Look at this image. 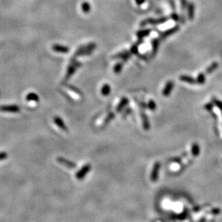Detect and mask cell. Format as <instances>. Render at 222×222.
<instances>
[{
	"instance_id": "6da1fadb",
	"label": "cell",
	"mask_w": 222,
	"mask_h": 222,
	"mask_svg": "<svg viewBox=\"0 0 222 222\" xmlns=\"http://www.w3.org/2000/svg\"><path fill=\"white\" fill-rule=\"evenodd\" d=\"M79 66H81V63L77 61L76 60H71V64H70L69 68L67 69V72H66V75L65 76V79L64 81H66L69 80L70 77H71L73 76V74L75 73L76 70L77 69V68H79Z\"/></svg>"
},
{
	"instance_id": "7a4b0ae2",
	"label": "cell",
	"mask_w": 222,
	"mask_h": 222,
	"mask_svg": "<svg viewBox=\"0 0 222 222\" xmlns=\"http://www.w3.org/2000/svg\"><path fill=\"white\" fill-rule=\"evenodd\" d=\"M167 18H161L159 19H147V20H144L141 23V27L147 25L148 24H159L166 22L167 21Z\"/></svg>"
},
{
	"instance_id": "3957f363",
	"label": "cell",
	"mask_w": 222,
	"mask_h": 222,
	"mask_svg": "<svg viewBox=\"0 0 222 222\" xmlns=\"http://www.w3.org/2000/svg\"><path fill=\"white\" fill-rule=\"evenodd\" d=\"M0 111L3 112H10V113H18L20 111V108L18 106L15 104L11 105H3L0 106Z\"/></svg>"
},
{
	"instance_id": "277c9868",
	"label": "cell",
	"mask_w": 222,
	"mask_h": 222,
	"mask_svg": "<svg viewBox=\"0 0 222 222\" xmlns=\"http://www.w3.org/2000/svg\"><path fill=\"white\" fill-rule=\"evenodd\" d=\"M179 29H180L179 26H178V25L174 26V27L171 28V29H169L167 30H166V31H164V33H161L160 35H159L158 38L159 39V40H162V39H165L166 37H169V36L172 35V34L175 33L176 32H177L178 30H179Z\"/></svg>"
},
{
	"instance_id": "5b68a950",
	"label": "cell",
	"mask_w": 222,
	"mask_h": 222,
	"mask_svg": "<svg viewBox=\"0 0 222 222\" xmlns=\"http://www.w3.org/2000/svg\"><path fill=\"white\" fill-rule=\"evenodd\" d=\"M90 168L91 166L90 164L85 165V166L83 167V168H81L77 174H76V178H78V179H82V178H84V176L88 173L89 171H90Z\"/></svg>"
},
{
	"instance_id": "8992f818",
	"label": "cell",
	"mask_w": 222,
	"mask_h": 222,
	"mask_svg": "<svg viewBox=\"0 0 222 222\" xmlns=\"http://www.w3.org/2000/svg\"><path fill=\"white\" fill-rule=\"evenodd\" d=\"M159 168H160V163L159 162H156L154 166L152 172L151 174V180L154 182H155L158 179V175H159Z\"/></svg>"
},
{
	"instance_id": "52a82bcc",
	"label": "cell",
	"mask_w": 222,
	"mask_h": 222,
	"mask_svg": "<svg viewBox=\"0 0 222 222\" xmlns=\"http://www.w3.org/2000/svg\"><path fill=\"white\" fill-rule=\"evenodd\" d=\"M57 161L58 162H60L61 164L63 165V166H66L68 168H75L76 167L75 163H74L71 161H69L66 159L64 158V157H58Z\"/></svg>"
},
{
	"instance_id": "ba28073f",
	"label": "cell",
	"mask_w": 222,
	"mask_h": 222,
	"mask_svg": "<svg viewBox=\"0 0 222 222\" xmlns=\"http://www.w3.org/2000/svg\"><path fill=\"white\" fill-rule=\"evenodd\" d=\"M52 48L55 52L61 53H67L69 52V47L66 46H64V45L56 44L52 47Z\"/></svg>"
},
{
	"instance_id": "9c48e42d",
	"label": "cell",
	"mask_w": 222,
	"mask_h": 222,
	"mask_svg": "<svg viewBox=\"0 0 222 222\" xmlns=\"http://www.w3.org/2000/svg\"><path fill=\"white\" fill-rule=\"evenodd\" d=\"M174 87V83L172 81H170L167 83V84L165 85L164 88L163 89V92H162V94L164 95V96H167L169 95L170 94V93L172 92V88Z\"/></svg>"
},
{
	"instance_id": "30bf717a",
	"label": "cell",
	"mask_w": 222,
	"mask_h": 222,
	"mask_svg": "<svg viewBox=\"0 0 222 222\" xmlns=\"http://www.w3.org/2000/svg\"><path fill=\"white\" fill-rule=\"evenodd\" d=\"M131 53L128 52V51H124V52H121L120 53L117 54L116 56L113 57V58H122L123 60L126 61L128 58H131Z\"/></svg>"
},
{
	"instance_id": "8fae6325",
	"label": "cell",
	"mask_w": 222,
	"mask_h": 222,
	"mask_svg": "<svg viewBox=\"0 0 222 222\" xmlns=\"http://www.w3.org/2000/svg\"><path fill=\"white\" fill-rule=\"evenodd\" d=\"M151 46H152V51H151V55L153 56H154L157 54V50H158V47L159 45V38H155L152 40L151 43Z\"/></svg>"
},
{
	"instance_id": "7c38bea8",
	"label": "cell",
	"mask_w": 222,
	"mask_h": 222,
	"mask_svg": "<svg viewBox=\"0 0 222 222\" xmlns=\"http://www.w3.org/2000/svg\"><path fill=\"white\" fill-rule=\"evenodd\" d=\"M180 80L183 81V82H186L188 83H196V81L195 79H193V77L190 76H187V75H182L180 76Z\"/></svg>"
},
{
	"instance_id": "4fadbf2b",
	"label": "cell",
	"mask_w": 222,
	"mask_h": 222,
	"mask_svg": "<svg viewBox=\"0 0 222 222\" xmlns=\"http://www.w3.org/2000/svg\"><path fill=\"white\" fill-rule=\"evenodd\" d=\"M54 121H55V123L56 124V125H57V126L58 127L61 129L62 130L67 131V128H66L65 124H64L63 120H62V119H61L60 117H55Z\"/></svg>"
},
{
	"instance_id": "5bb4252c",
	"label": "cell",
	"mask_w": 222,
	"mask_h": 222,
	"mask_svg": "<svg viewBox=\"0 0 222 222\" xmlns=\"http://www.w3.org/2000/svg\"><path fill=\"white\" fill-rule=\"evenodd\" d=\"M187 12H188V18L190 20H193L194 18V13H195V6L193 3H190L187 7Z\"/></svg>"
},
{
	"instance_id": "9a60e30c",
	"label": "cell",
	"mask_w": 222,
	"mask_h": 222,
	"mask_svg": "<svg viewBox=\"0 0 222 222\" xmlns=\"http://www.w3.org/2000/svg\"><path fill=\"white\" fill-rule=\"evenodd\" d=\"M26 100L28 101H38L39 97L35 93H30L26 96Z\"/></svg>"
},
{
	"instance_id": "2e32d148",
	"label": "cell",
	"mask_w": 222,
	"mask_h": 222,
	"mask_svg": "<svg viewBox=\"0 0 222 222\" xmlns=\"http://www.w3.org/2000/svg\"><path fill=\"white\" fill-rule=\"evenodd\" d=\"M150 33H151V30L149 29L141 30V31H138L137 33V36H138V39H142L143 37H146V36L149 35V34H150Z\"/></svg>"
},
{
	"instance_id": "e0dca14e",
	"label": "cell",
	"mask_w": 222,
	"mask_h": 222,
	"mask_svg": "<svg viewBox=\"0 0 222 222\" xmlns=\"http://www.w3.org/2000/svg\"><path fill=\"white\" fill-rule=\"evenodd\" d=\"M141 118H142V121H143V126L145 130H148L149 129V120H148L147 117L144 114V113L141 114Z\"/></svg>"
},
{
	"instance_id": "ac0fdd59",
	"label": "cell",
	"mask_w": 222,
	"mask_h": 222,
	"mask_svg": "<svg viewBox=\"0 0 222 222\" xmlns=\"http://www.w3.org/2000/svg\"><path fill=\"white\" fill-rule=\"evenodd\" d=\"M191 151H192L193 156H195V157L198 156V155H199V153H200V147H199V145H198V144H196V143L193 144L192 146V150H191Z\"/></svg>"
},
{
	"instance_id": "d6986e66",
	"label": "cell",
	"mask_w": 222,
	"mask_h": 222,
	"mask_svg": "<svg viewBox=\"0 0 222 222\" xmlns=\"http://www.w3.org/2000/svg\"><path fill=\"white\" fill-rule=\"evenodd\" d=\"M128 99H127L126 98H123L120 103H119L118 106L117 111H121V110L123 109V107H124L125 106H126V104H128Z\"/></svg>"
},
{
	"instance_id": "ffe728a7",
	"label": "cell",
	"mask_w": 222,
	"mask_h": 222,
	"mask_svg": "<svg viewBox=\"0 0 222 222\" xmlns=\"http://www.w3.org/2000/svg\"><path fill=\"white\" fill-rule=\"evenodd\" d=\"M81 9L84 13H89L90 12L91 7L90 3L87 2H84L81 4Z\"/></svg>"
},
{
	"instance_id": "44dd1931",
	"label": "cell",
	"mask_w": 222,
	"mask_h": 222,
	"mask_svg": "<svg viewBox=\"0 0 222 222\" xmlns=\"http://www.w3.org/2000/svg\"><path fill=\"white\" fill-rule=\"evenodd\" d=\"M101 92L102 95L107 96V95H108L110 93H111V86H110L108 84H104V86H102V88L101 89Z\"/></svg>"
},
{
	"instance_id": "7402d4cb",
	"label": "cell",
	"mask_w": 222,
	"mask_h": 222,
	"mask_svg": "<svg viewBox=\"0 0 222 222\" xmlns=\"http://www.w3.org/2000/svg\"><path fill=\"white\" fill-rule=\"evenodd\" d=\"M218 66H219L218 63H216V62L213 63H212L211 65H210L209 67L206 69V73H208V74L211 73L212 72H214L216 69V68H218Z\"/></svg>"
},
{
	"instance_id": "603a6c76",
	"label": "cell",
	"mask_w": 222,
	"mask_h": 222,
	"mask_svg": "<svg viewBox=\"0 0 222 222\" xmlns=\"http://www.w3.org/2000/svg\"><path fill=\"white\" fill-rule=\"evenodd\" d=\"M205 81H206V77H205L204 74L202 73H199L198 78H197L196 82L198 83L199 84H203V83H205Z\"/></svg>"
},
{
	"instance_id": "cb8c5ba5",
	"label": "cell",
	"mask_w": 222,
	"mask_h": 222,
	"mask_svg": "<svg viewBox=\"0 0 222 222\" xmlns=\"http://www.w3.org/2000/svg\"><path fill=\"white\" fill-rule=\"evenodd\" d=\"M123 63H117L114 67L115 73H120V72L121 71V70H122V68H123Z\"/></svg>"
},
{
	"instance_id": "d4e9b609",
	"label": "cell",
	"mask_w": 222,
	"mask_h": 222,
	"mask_svg": "<svg viewBox=\"0 0 222 222\" xmlns=\"http://www.w3.org/2000/svg\"><path fill=\"white\" fill-rule=\"evenodd\" d=\"M148 107H149V109L154 111V110H155V109H156V104H155V102L152 101V100H150L149 104H148Z\"/></svg>"
},
{
	"instance_id": "484cf974",
	"label": "cell",
	"mask_w": 222,
	"mask_h": 222,
	"mask_svg": "<svg viewBox=\"0 0 222 222\" xmlns=\"http://www.w3.org/2000/svg\"><path fill=\"white\" fill-rule=\"evenodd\" d=\"M138 45L134 44L133 46L131 47V53L133 54H137L138 53Z\"/></svg>"
},
{
	"instance_id": "4316f807",
	"label": "cell",
	"mask_w": 222,
	"mask_h": 222,
	"mask_svg": "<svg viewBox=\"0 0 222 222\" xmlns=\"http://www.w3.org/2000/svg\"><path fill=\"white\" fill-rule=\"evenodd\" d=\"M7 157H8V155H7V153H5V152H1V153H0V161L5 160Z\"/></svg>"
},
{
	"instance_id": "83f0119b",
	"label": "cell",
	"mask_w": 222,
	"mask_h": 222,
	"mask_svg": "<svg viewBox=\"0 0 222 222\" xmlns=\"http://www.w3.org/2000/svg\"><path fill=\"white\" fill-rule=\"evenodd\" d=\"M68 88L71 89V91H73L74 92L77 93V94H80V95L81 94V93L80 92H79V89H78V88H76V87H75V86H68Z\"/></svg>"
},
{
	"instance_id": "f1b7e54d",
	"label": "cell",
	"mask_w": 222,
	"mask_h": 222,
	"mask_svg": "<svg viewBox=\"0 0 222 222\" xmlns=\"http://www.w3.org/2000/svg\"><path fill=\"white\" fill-rule=\"evenodd\" d=\"M214 104H215L216 105L219 107V109L222 111V102L220 101H218V100H216V99H214Z\"/></svg>"
},
{
	"instance_id": "f546056e",
	"label": "cell",
	"mask_w": 222,
	"mask_h": 222,
	"mask_svg": "<svg viewBox=\"0 0 222 222\" xmlns=\"http://www.w3.org/2000/svg\"><path fill=\"white\" fill-rule=\"evenodd\" d=\"M205 108H206V109L208 110V111H210V110H212V109H213V104L211 103H208L205 106Z\"/></svg>"
},
{
	"instance_id": "4dcf8cb0",
	"label": "cell",
	"mask_w": 222,
	"mask_h": 222,
	"mask_svg": "<svg viewBox=\"0 0 222 222\" xmlns=\"http://www.w3.org/2000/svg\"><path fill=\"white\" fill-rule=\"evenodd\" d=\"M181 4H182V9H185L186 8L187 5V0H181Z\"/></svg>"
},
{
	"instance_id": "1f68e13d",
	"label": "cell",
	"mask_w": 222,
	"mask_h": 222,
	"mask_svg": "<svg viewBox=\"0 0 222 222\" xmlns=\"http://www.w3.org/2000/svg\"><path fill=\"white\" fill-rule=\"evenodd\" d=\"M172 18L173 19V20H174V21L179 20V16H178L177 14H172Z\"/></svg>"
},
{
	"instance_id": "d6a6232c",
	"label": "cell",
	"mask_w": 222,
	"mask_h": 222,
	"mask_svg": "<svg viewBox=\"0 0 222 222\" xmlns=\"http://www.w3.org/2000/svg\"><path fill=\"white\" fill-rule=\"evenodd\" d=\"M145 1H146V0H136V2L137 3V5H142V4H143Z\"/></svg>"
}]
</instances>
